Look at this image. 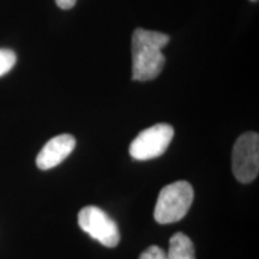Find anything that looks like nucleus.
Returning a JSON list of instances; mask_svg holds the SVG:
<instances>
[{"label":"nucleus","instance_id":"7ed1b4c3","mask_svg":"<svg viewBox=\"0 0 259 259\" xmlns=\"http://www.w3.org/2000/svg\"><path fill=\"white\" fill-rule=\"evenodd\" d=\"M232 169L235 179L250 184L259 173V136L246 132L236 139L232 153Z\"/></svg>","mask_w":259,"mask_h":259},{"label":"nucleus","instance_id":"0eeeda50","mask_svg":"<svg viewBox=\"0 0 259 259\" xmlns=\"http://www.w3.org/2000/svg\"><path fill=\"white\" fill-rule=\"evenodd\" d=\"M168 259H196L193 242L184 233H176L169 240Z\"/></svg>","mask_w":259,"mask_h":259},{"label":"nucleus","instance_id":"39448f33","mask_svg":"<svg viewBox=\"0 0 259 259\" xmlns=\"http://www.w3.org/2000/svg\"><path fill=\"white\" fill-rule=\"evenodd\" d=\"M80 229L106 247H115L120 241V232L114 220L97 206H85L78 213Z\"/></svg>","mask_w":259,"mask_h":259},{"label":"nucleus","instance_id":"f03ea898","mask_svg":"<svg viewBox=\"0 0 259 259\" xmlns=\"http://www.w3.org/2000/svg\"><path fill=\"white\" fill-rule=\"evenodd\" d=\"M193 189L187 181H177L164 186L158 193L154 218L160 225L176 223L185 218L193 202Z\"/></svg>","mask_w":259,"mask_h":259},{"label":"nucleus","instance_id":"6e6552de","mask_svg":"<svg viewBox=\"0 0 259 259\" xmlns=\"http://www.w3.org/2000/svg\"><path fill=\"white\" fill-rule=\"evenodd\" d=\"M16 61H17V57L14 51L0 48V77L9 73L16 65Z\"/></svg>","mask_w":259,"mask_h":259},{"label":"nucleus","instance_id":"423d86ee","mask_svg":"<svg viewBox=\"0 0 259 259\" xmlns=\"http://www.w3.org/2000/svg\"><path fill=\"white\" fill-rule=\"evenodd\" d=\"M76 147V139L71 135H59L45 144L36 157V166L42 170L57 167L72 153Z\"/></svg>","mask_w":259,"mask_h":259},{"label":"nucleus","instance_id":"20e7f679","mask_svg":"<svg viewBox=\"0 0 259 259\" xmlns=\"http://www.w3.org/2000/svg\"><path fill=\"white\" fill-rule=\"evenodd\" d=\"M174 136V128L168 124H157L143 130L130 144L128 153L135 160L147 161L166 153Z\"/></svg>","mask_w":259,"mask_h":259},{"label":"nucleus","instance_id":"9b49d317","mask_svg":"<svg viewBox=\"0 0 259 259\" xmlns=\"http://www.w3.org/2000/svg\"><path fill=\"white\" fill-rule=\"evenodd\" d=\"M251 2H257V0H251Z\"/></svg>","mask_w":259,"mask_h":259},{"label":"nucleus","instance_id":"f257e3e1","mask_svg":"<svg viewBox=\"0 0 259 259\" xmlns=\"http://www.w3.org/2000/svg\"><path fill=\"white\" fill-rule=\"evenodd\" d=\"M168 42L169 36L163 32L136 29L132 35V79L147 82L158 77L166 64L161 50Z\"/></svg>","mask_w":259,"mask_h":259},{"label":"nucleus","instance_id":"9d476101","mask_svg":"<svg viewBox=\"0 0 259 259\" xmlns=\"http://www.w3.org/2000/svg\"><path fill=\"white\" fill-rule=\"evenodd\" d=\"M77 0H56L57 5L63 10H70L76 5Z\"/></svg>","mask_w":259,"mask_h":259},{"label":"nucleus","instance_id":"1a4fd4ad","mask_svg":"<svg viewBox=\"0 0 259 259\" xmlns=\"http://www.w3.org/2000/svg\"><path fill=\"white\" fill-rule=\"evenodd\" d=\"M138 259H168V257L166 251L154 245L148 247L144 252H142Z\"/></svg>","mask_w":259,"mask_h":259}]
</instances>
